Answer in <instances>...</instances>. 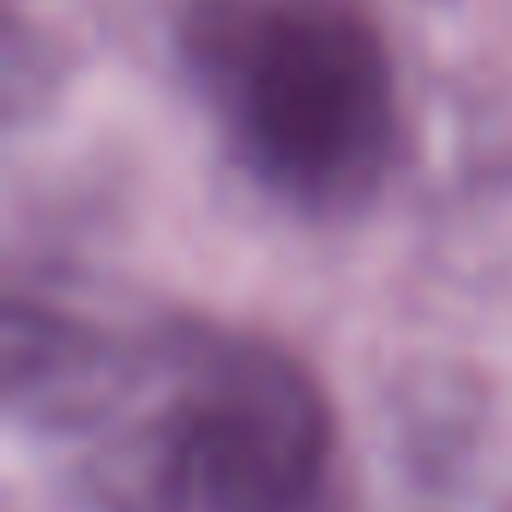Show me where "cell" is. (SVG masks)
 Wrapping results in <instances>:
<instances>
[{
  "mask_svg": "<svg viewBox=\"0 0 512 512\" xmlns=\"http://www.w3.org/2000/svg\"><path fill=\"white\" fill-rule=\"evenodd\" d=\"M181 61L241 169L302 211L362 205L398 145L392 55L356 0H187Z\"/></svg>",
  "mask_w": 512,
  "mask_h": 512,
  "instance_id": "obj_1",
  "label": "cell"
},
{
  "mask_svg": "<svg viewBox=\"0 0 512 512\" xmlns=\"http://www.w3.org/2000/svg\"><path fill=\"white\" fill-rule=\"evenodd\" d=\"M332 410L308 368L260 338L187 332L151 422L103 470L115 512H308Z\"/></svg>",
  "mask_w": 512,
  "mask_h": 512,
  "instance_id": "obj_2",
  "label": "cell"
}]
</instances>
